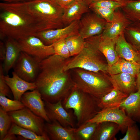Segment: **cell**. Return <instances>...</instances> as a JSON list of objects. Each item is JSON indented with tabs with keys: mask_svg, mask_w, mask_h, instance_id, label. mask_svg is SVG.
Wrapping results in <instances>:
<instances>
[{
	"mask_svg": "<svg viewBox=\"0 0 140 140\" xmlns=\"http://www.w3.org/2000/svg\"><path fill=\"white\" fill-rule=\"evenodd\" d=\"M70 59L54 54L40 62L34 82L43 101L52 103L62 101L75 86L69 71L64 69Z\"/></svg>",
	"mask_w": 140,
	"mask_h": 140,
	"instance_id": "obj_1",
	"label": "cell"
},
{
	"mask_svg": "<svg viewBox=\"0 0 140 140\" xmlns=\"http://www.w3.org/2000/svg\"><path fill=\"white\" fill-rule=\"evenodd\" d=\"M0 33L1 38L17 40L49 30L46 24L27 11L11 3H0Z\"/></svg>",
	"mask_w": 140,
	"mask_h": 140,
	"instance_id": "obj_2",
	"label": "cell"
},
{
	"mask_svg": "<svg viewBox=\"0 0 140 140\" xmlns=\"http://www.w3.org/2000/svg\"><path fill=\"white\" fill-rule=\"evenodd\" d=\"M100 100L75 86L62 102L67 110H73L78 127L92 118L101 110L99 106Z\"/></svg>",
	"mask_w": 140,
	"mask_h": 140,
	"instance_id": "obj_3",
	"label": "cell"
},
{
	"mask_svg": "<svg viewBox=\"0 0 140 140\" xmlns=\"http://www.w3.org/2000/svg\"><path fill=\"white\" fill-rule=\"evenodd\" d=\"M72 69L73 72L72 77L75 86L82 91L100 99L113 89L109 76L106 73L80 68Z\"/></svg>",
	"mask_w": 140,
	"mask_h": 140,
	"instance_id": "obj_4",
	"label": "cell"
},
{
	"mask_svg": "<svg viewBox=\"0 0 140 140\" xmlns=\"http://www.w3.org/2000/svg\"><path fill=\"white\" fill-rule=\"evenodd\" d=\"M44 21L50 30L64 27V8L53 0H31L13 3Z\"/></svg>",
	"mask_w": 140,
	"mask_h": 140,
	"instance_id": "obj_5",
	"label": "cell"
},
{
	"mask_svg": "<svg viewBox=\"0 0 140 140\" xmlns=\"http://www.w3.org/2000/svg\"><path fill=\"white\" fill-rule=\"evenodd\" d=\"M80 52L70 58L64 67L65 71L80 68L89 71L107 73L108 65L103 54L95 44L87 38Z\"/></svg>",
	"mask_w": 140,
	"mask_h": 140,
	"instance_id": "obj_6",
	"label": "cell"
},
{
	"mask_svg": "<svg viewBox=\"0 0 140 140\" xmlns=\"http://www.w3.org/2000/svg\"><path fill=\"white\" fill-rule=\"evenodd\" d=\"M12 122L41 136L48 135L45 130V120L28 108L8 112Z\"/></svg>",
	"mask_w": 140,
	"mask_h": 140,
	"instance_id": "obj_7",
	"label": "cell"
},
{
	"mask_svg": "<svg viewBox=\"0 0 140 140\" xmlns=\"http://www.w3.org/2000/svg\"><path fill=\"white\" fill-rule=\"evenodd\" d=\"M88 121L98 123L104 122L114 123L119 126L122 133L126 132L128 126L136 122L120 106L102 109Z\"/></svg>",
	"mask_w": 140,
	"mask_h": 140,
	"instance_id": "obj_8",
	"label": "cell"
},
{
	"mask_svg": "<svg viewBox=\"0 0 140 140\" xmlns=\"http://www.w3.org/2000/svg\"><path fill=\"white\" fill-rule=\"evenodd\" d=\"M17 41L22 51L40 61L55 54L53 44L46 45L36 36H28Z\"/></svg>",
	"mask_w": 140,
	"mask_h": 140,
	"instance_id": "obj_9",
	"label": "cell"
},
{
	"mask_svg": "<svg viewBox=\"0 0 140 140\" xmlns=\"http://www.w3.org/2000/svg\"><path fill=\"white\" fill-rule=\"evenodd\" d=\"M41 61L21 51L13 68L18 76L29 82H34L38 75Z\"/></svg>",
	"mask_w": 140,
	"mask_h": 140,
	"instance_id": "obj_10",
	"label": "cell"
},
{
	"mask_svg": "<svg viewBox=\"0 0 140 140\" xmlns=\"http://www.w3.org/2000/svg\"><path fill=\"white\" fill-rule=\"evenodd\" d=\"M107 22L94 12L87 13L79 20V34L84 39L101 34Z\"/></svg>",
	"mask_w": 140,
	"mask_h": 140,
	"instance_id": "obj_11",
	"label": "cell"
},
{
	"mask_svg": "<svg viewBox=\"0 0 140 140\" xmlns=\"http://www.w3.org/2000/svg\"><path fill=\"white\" fill-rule=\"evenodd\" d=\"M79 20L74 21L62 28L41 31L36 36L45 45H52L61 39L79 34Z\"/></svg>",
	"mask_w": 140,
	"mask_h": 140,
	"instance_id": "obj_12",
	"label": "cell"
},
{
	"mask_svg": "<svg viewBox=\"0 0 140 140\" xmlns=\"http://www.w3.org/2000/svg\"><path fill=\"white\" fill-rule=\"evenodd\" d=\"M44 101L47 115L51 121L55 120L63 127L74 128L73 116L64 107L62 101L54 103Z\"/></svg>",
	"mask_w": 140,
	"mask_h": 140,
	"instance_id": "obj_13",
	"label": "cell"
},
{
	"mask_svg": "<svg viewBox=\"0 0 140 140\" xmlns=\"http://www.w3.org/2000/svg\"><path fill=\"white\" fill-rule=\"evenodd\" d=\"M88 38L95 44L103 54L108 66L112 65L119 59L115 49L117 38H110L103 36L101 33Z\"/></svg>",
	"mask_w": 140,
	"mask_h": 140,
	"instance_id": "obj_14",
	"label": "cell"
},
{
	"mask_svg": "<svg viewBox=\"0 0 140 140\" xmlns=\"http://www.w3.org/2000/svg\"><path fill=\"white\" fill-rule=\"evenodd\" d=\"M132 23L126 17L121 8H119L115 11L112 20L107 22L102 34L110 38H117Z\"/></svg>",
	"mask_w": 140,
	"mask_h": 140,
	"instance_id": "obj_15",
	"label": "cell"
},
{
	"mask_svg": "<svg viewBox=\"0 0 140 140\" xmlns=\"http://www.w3.org/2000/svg\"><path fill=\"white\" fill-rule=\"evenodd\" d=\"M20 101L25 107L43 118L46 122H51L47 115L41 94L37 89L25 92L22 96Z\"/></svg>",
	"mask_w": 140,
	"mask_h": 140,
	"instance_id": "obj_16",
	"label": "cell"
},
{
	"mask_svg": "<svg viewBox=\"0 0 140 140\" xmlns=\"http://www.w3.org/2000/svg\"><path fill=\"white\" fill-rule=\"evenodd\" d=\"M12 75L11 77L7 75H5L4 79L11 90L14 100L20 101L22 96L25 92L36 89L35 82H29L23 80L13 71Z\"/></svg>",
	"mask_w": 140,
	"mask_h": 140,
	"instance_id": "obj_17",
	"label": "cell"
},
{
	"mask_svg": "<svg viewBox=\"0 0 140 140\" xmlns=\"http://www.w3.org/2000/svg\"><path fill=\"white\" fill-rule=\"evenodd\" d=\"M90 10L85 0H76L64 8L62 19L65 26L72 22L80 20L85 13Z\"/></svg>",
	"mask_w": 140,
	"mask_h": 140,
	"instance_id": "obj_18",
	"label": "cell"
},
{
	"mask_svg": "<svg viewBox=\"0 0 140 140\" xmlns=\"http://www.w3.org/2000/svg\"><path fill=\"white\" fill-rule=\"evenodd\" d=\"M45 129L50 140H77L73 128L63 127L57 121L46 122Z\"/></svg>",
	"mask_w": 140,
	"mask_h": 140,
	"instance_id": "obj_19",
	"label": "cell"
},
{
	"mask_svg": "<svg viewBox=\"0 0 140 140\" xmlns=\"http://www.w3.org/2000/svg\"><path fill=\"white\" fill-rule=\"evenodd\" d=\"M109 79L113 88L117 89L128 95L137 91L136 77L134 76L121 73L110 75Z\"/></svg>",
	"mask_w": 140,
	"mask_h": 140,
	"instance_id": "obj_20",
	"label": "cell"
},
{
	"mask_svg": "<svg viewBox=\"0 0 140 140\" xmlns=\"http://www.w3.org/2000/svg\"><path fill=\"white\" fill-rule=\"evenodd\" d=\"M115 49L120 58L140 65V54L138 50L128 42L124 32L117 38Z\"/></svg>",
	"mask_w": 140,
	"mask_h": 140,
	"instance_id": "obj_21",
	"label": "cell"
},
{
	"mask_svg": "<svg viewBox=\"0 0 140 140\" xmlns=\"http://www.w3.org/2000/svg\"><path fill=\"white\" fill-rule=\"evenodd\" d=\"M5 43L6 53L3 67L4 73L7 74L13 68L22 51L18 41L15 39L7 37Z\"/></svg>",
	"mask_w": 140,
	"mask_h": 140,
	"instance_id": "obj_22",
	"label": "cell"
},
{
	"mask_svg": "<svg viewBox=\"0 0 140 140\" xmlns=\"http://www.w3.org/2000/svg\"><path fill=\"white\" fill-rule=\"evenodd\" d=\"M120 107L133 120L140 123V92L137 91L129 94Z\"/></svg>",
	"mask_w": 140,
	"mask_h": 140,
	"instance_id": "obj_23",
	"label": "cell"
},
{
	"mask_svg": "<svg viewBox=\"0 0 140 140\" xmlns=\"http://www.w3.org/2000/svg\"><path fill=\"white\" fill-rule=\"evenodd\" d=\"M120 130L117 124L109 122L98 123L92 140H116L115 136Z\"/></svg>",
	"mask_w": 140,
	"mask_h": 140,
	"instance_id": "obj_24",
	"label": "cell"
},
{
	"mask_svg": "<svg viewBox=\"0 0 140 140\" xmlns=\"http://www.w3.org/2000/svg\"><path fill=\"white\" fill-rule=\"evenodd\" d=\"M140 70V65L120 58L115 63L108 66L107 72L110 75L124 73L136 77Z\"/></svg>",
	"mask_w": 140,
	"mask_h": 140,
	"instance_id": "obj_25",
	"label": "cell"
},
{
	"mask_svg": "<svg viewBox=\"0 0 140 140\" xmlns=\"http://www.w3.org/2000/svg\"><path fill=\"white\" fill-rule=\"evenodd\" d=\"M128 96L119 90L113 88L100 99L99 106L101 109L120 106Z\"/></svg>",
	"mask_w": 140,
	"mask_h": 140,
	"instance_id": "obj_26",
	"label": "cell"
},
{
	"mask_svg": "<svg viewBox=\"0 0 140 140\" xmlns=\"http://www.w3.org/2000/svg\"><path fill=\"white\" fill-rule=\"evenodd\" d=\"M98 123L88 121L78 127L73 128L77 140H92Z\"/></svg>",
	"mask_w": 140,
	"mask_h": 140,
	"instance_id": "obj_27",
	"label": "cell"
},
{
	"mask_svg": "<svg viewBox=\"0 0 140 140\" xmlns=\"http://www.w3.org/2000/svg\"><path fill=\"white\" fill-rule=\"evenodd\" d=\"M124 33L127 41L137 50L140 48V22L132 23Z\"/></svg>",
	"mask_w": 140,
	"mask_h": 140,
	"instance_id": "obj_28",
	"label": "cell"
},
{
	"mask_svg": "<svg viewBox=\"0 0 140 140\" xmlns=\"http://www.w3.org/2000/svg\"><path fill=\"white\" fill-rule=\"evenodd\" d=\"M120 8L126 17L132 22H140V0H132Z\"/></svg>",
	"mask_w": 140,
	"mask_h": 140,
	"instance_id": "obj_29",
	"label": "cell"
},
{
	"mask_svg": "<svg viewBox=\"0 0 140 140\" xmlns=\"http://www.w3.org/2000/svg\"><path fill=\"white\" fill-rule=\"evenodd\" d=\"M8 134L20 135L26 139L31 140H50L48 135L41 136L33 131L20 127L12 122Z\"/></svg>",
	"mask_w": 140,
	"mask_h": 140,
	"instance_id": "obj_30",
	"label": "cell"
},
{
	"mask_svg": "<svg viewBox=\"0 0 140 140\" xmlns=\"http://www.w3.org/2000/svg\"><path fill=\"white\" fill-rule=\"evenodd\" d=\"M65 40L71 57L79 53L82 49L85 43V39L79 34L68 37Z\"/></svg>",
	"mask_w": 140,
	"mask_h": 140,
	"instance_id": "obj_31",
	"label": "cell"
},
{
	"mask_svg": "<svg viewBox=\"0 0 140 140\" xmlns=\"http://www.w3.org/2000/svg\"><path fill=\"white\" fill-rule=\"evenodd\" d=\"M0 107L8 112L18 110L25 107L20 101L12 100L0 95Z\"/></svg>",
	"mask_w": 140,
	"mask_h": 140,
	"instance_id": "obj_32",
	"label": "cell"
},
{
	"mask_svg": "<svg viewBox=\"0 0 140 140\" xmlns=\"http://www.w3.org/2000/svg\"><path fill=\"white\" fill-rule=\"evenodd\" d=\"M12 122L8 113L0 107V140H3L8 134Z\"/></svg>",
	"mask_w": 140,
	"mask_h": 140,
	"instance_id": "obj_33",
	"label": "cell"
},
{
	"mask_svg": "<svg viewBox=\"0 0 140 140\" xmlns=\"http://www.w3.org/2000/svg\"><path fill=\"white\" fill-rule=\"evenodd\" d=\"M89 6L105 8L116 10L121 8L119 3L109 0H85Z\"/></svg>",
	"mask_w": 140,
	"mask_h": 140,
	"instance_id": "obj_34",
	"label": "cell"
},
{
	"mask_svg": "<svg viewBox=\"0 0 140 140\" xmlns=\"http://www.w3.org/2000/svg\"><path fill=\"white\" fill-rule=\"evenodd\" d=\"M55 54L66 58L71 57L65 39H61L53 44Z\"/></svg>",
	"mask_w": 140,
	"mask_h": 140,
	"instance_id": "obj_35",
	"label": "cell"
},
{
	"mask_svg": "<svg viewBox=\"0 0 140 140\" xmlns=\"http://www.w3.org/2000/svg\"><path fill=\"white\" fill-rule=\"evenodd\" d=\"M90 10L96 13L107 22L110 21L112 19L115 10L103 8L89 6Z\"/></svg>",
	"mask_w": 140,
	"mask_h": 140,
	"instance_id": "obj_36",
	"label": "cell"
},
{
	"mask_svg": "<svg viewBox=\"0 0 140 140\" xmlns=\"http://www.w3.org/2000/svg\"><path fill=\"white\" fill-rule=\"evenodd\" d=\"M120 140H140V130L135 123L128 126L125 135Z\"/></svg>",
	"mask_w": 140,
	"mask_h": 140,
	"instance_id": "obj_37",
	"label": "cell"
},
{
	"mask_svg": "<svg viewBox=\"0 0 140 140\" xmlns=\"http://www.w3.org/2000/svg\"><path fill=\"white\" fill-rule=\"evenodd\" d=\"M4 73L3 65L0 66V95L11 98L10 88L6 83L4 79Z\"/></svg>",
	"mask_w": 140,
	"mask_h": 140,
	"instance_id": "obj_38",
	"label": "cell"
},
{
	"mask_svg": "<svg viewBox=\"0 0 140 140\" xmlns=\"http://www.w3.org/2000/svg\"><path fill=\"white\" fill-rule=\"evenodd\" d=\"M63 8L76 0H53Z\"/></svg>",
	"mask_w": 140,
	"mask_h": 140,
	"instance_id": "obj_39",
	"label": "cell"
},
{
	"mask_svg": "<svg viewBox=\"0 0 140 140\" xmlns=\"http://www.w3.org/2000/svg\"><path fill=\"white\" fill-rule=\"evenodd\" d=\"M6 53V47L5 43L0 41V58L1 61H4Z\"/></svg>",
	"mask_w": 140,
	"mask_h": 140,
	"instance_id": "obj_40",
	"label": "cell"
},
{
	"mask_svg": "<svg viewBox=\"0 0 140 140\" xmlns=\"http://www.w3.org/2000/svg\"><path fill=\"white\" fill-rule=\"evenodd\" d=\"M17 137L16 135L13 134H7L4 137L3 140H16Z\"/></svg>",
	"mask_w": 140,
	"mask_h": 140,
	"instance_id": "obj_41",
	"label": "cell"
},
{
	"mask_svg": "<svg viewBox=\"0 0 140 140\" xmlns=\"http://www.w3.org/2000/svg\"><path fill=\"white\" fill-rule=\"evenodd\" d=\"M136 82L137 91L140 92V70L136 77Z\"/></svg>",
	"mask_w": 140,
	"mask_h": 140,
	"instance_id": "obj_42",
	"label": "cell"
},
{
	"mask_svg": "<svg viewBox=\"0 0 140 140\" xmlns=\"http://www.w3.org/2000/svg\"><path fill=\"white\" fill-rule=\"evenodd\" d=\"M2 2L7 3H15L21 2L31 0H0Z\"/></svg>",
	"mask_w": 140,
	"mask_h": 140,
	"instance_id": "obj_43",
	"label": "cell"
},
{
	"mask_svg": "<svg viewBox=\"0 0 140 140\" xmlns=\"http://www.w3.org/2000/svg\"><path fill=\"white\" fill-rule=\"evenodd\" d=\"M119 3L122 6L126 5L127 3L132 0H109Z\"/></svg>",
	"mask_w": 140,
	"mask_h": 140,
	"instance_id": "obj_44",
	"label": "cell"
},
{
	"mask_svg": "<svg viewBox=\"0 0 140 140\" xmlns=\"http://www.w3.org/2000/svg\"><path fill=\"white\" fill-rule=\"evenodd\" d=\"M138 51L140 54V48L138 50Z\"/></svg>",
	"mask_w": 140,
	"mask_h": 140,
	"instance_id": "obj_45",
	"label": "cell"
},
{
	"mask_svg": "<svg viewBox=\"0 0 140 140\" xmlns=\"http://www.w3.org/2000/svg\"></svg>",
	"mask_w": 140,
	"mask_h": 140,
	"instance_id": "obj_46",
	"label": "cell"
}]
</instances>
